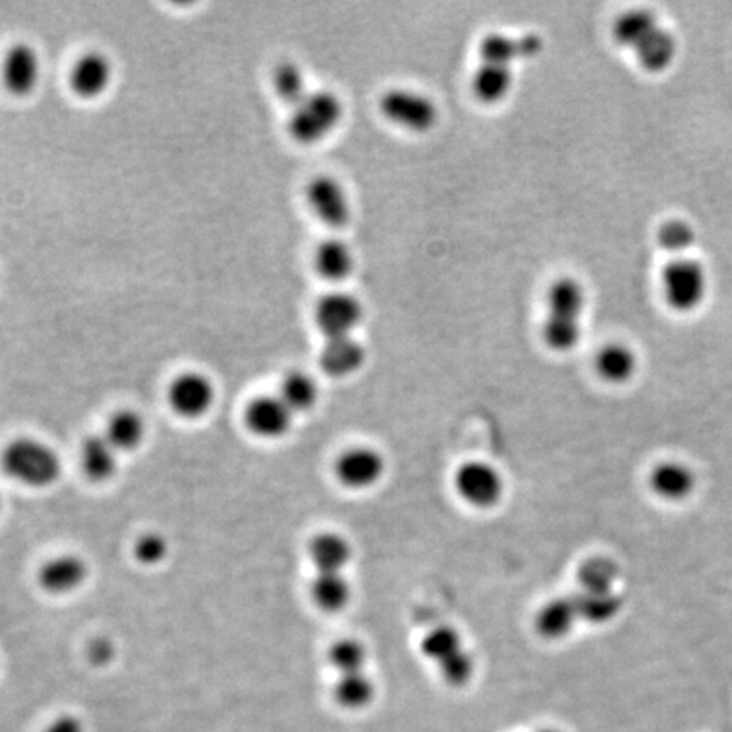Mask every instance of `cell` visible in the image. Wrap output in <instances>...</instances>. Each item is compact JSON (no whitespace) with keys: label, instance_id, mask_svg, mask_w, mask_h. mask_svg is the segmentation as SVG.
Wrapping results in <instances>:
<instances>
[{"label":"cell","instance_id":"6da1fadb","mask_svg":"<svg viewBox=\"0 0 732 732\" xmlns=\"http://www.w3.org/2000/svg\"><path fill=\"white\" fill-rule=\"evenodd\" d=\"M343 116L344 105L340 95L331 90H310L291 108L288 131L300 145H316L340 126Z\"/></svg>","mask_w":732,"mask_h":732},{"label":"cell","instance_id":"7a4b0ae2","mask_svg":"<svg viewBox=\"0 0 732 732\" xmlns=\"http://www.w3.org/2000/svg\"><path fill=\"white\" fill-rule=\"evenodd\" d=\"M2 467L12 479L36 489L53 485L61 473L57 453L34 439L11 443L2 455Z\"/></svg>","mask_w":732,"mask_h":732},{"label":"cell","instance_id":"3957f363","mask_svg":"<svg viewBox=\"0 0 732 732\" xmlns=\"http://www.w3.org/2000/svg\"><path fill=\"white\" fill-rule=\"evenodd\" d=\"M663 296L676 312H691L699 309L707 297V272L697 260L680 256L663 268Z\"/></svg>","mask_w":732,"mask_h":732},{"label":"cell","instance_id":"277c9868","mask_svg":"<svg viewBox=\"0 0 732 732\" xmlns=\"http://www.w3.org/2000/svg\"><path fill=\"white\" fill-rule=\"evenodd\" d=\"M380 111L390 123L412 133L431 131L439 119V108L430 95L405 87L387 90Z\"/></svg>","mask_w":732,"mask_h":732},{"label":"cell","instance_id":"5b68a950","mask_svg":"<svg viewBox=\"0 0 732 732\" xmlns=\"http://www.w3.org/2000/svg\"><path fill=\"white\" fill-rule=\"evenodd\" d=\"M306 197L312 213L329 228H343L352 219L350 195L343 183L334 176L319 175L310 180Z\"/></svg>","mask_w":732,"mask_h":732},{"label":"cell","instance_id":"8992f818","mask_svg":"<svg viewBox=\"0 0 732 732\" xmlns=\"http://www.w3.org/2000/svg\"><path fill=\"white\" fill-rule=\"evenodd\" d=\"M363 304L347 291H331L316 306V322L325 340L353 336L363 319Z\"/></svg>","mask_w":732,"mask_h":732},{"label":"cell","instance_id":"52a82bcc","mask_svg":"<svg viewBox=\"0 0 732 732\" xmlns=\"http://www.w3.org/2000/svg\"><path fill=\"white\" fill-rule=\"evenodd\" d=\"M2 83L14 98L33 94L42 79V60L36 49L26 43L12 45L2 60Z\"/></svg>","mask_w":732,"mask_h":732},{"label":"cell","instance_id":"ba28073f","mask_svg":"<svg viewBox=\"0 0 732 732\" xmlns=\"http://www.w3.org/2000/svg\"><path fill=\"white\" fill-rule=\"evenodd\" d=\"M456 490L474 507H492L504 492L501 474L495 468L480 461H471L456 473Z\"/></svg>","mask_w":732,"mask_h":732},{"label":"cell","instance_id":"9c48e42d","mask_svg":"<svg viewBox=\"0 0 732 732\" xmlns=\"http://www.w3.org/2000/svg\"><path fill=\"white\" fill-rule=\"evenodd\" d=\"M113 77V61L104 53H83L71 67L70 85L80 99H98L107 92Z\"/></svg>","mask_w":732,"mask_h":732},{"label":"cell","instance_id":"30bf717a","mask_svg":"<svg viewBox=\"0 0 732 732\" xmlns=\"http://www.w3.org/2000/svg\"><path fill=\"white\" fill-rule=\"evenodd\" d=\"M542 49V39L536 34L511 36L504 33H490L480 42L479 52L483 64L504 65L512 67L521 58L538 55Z\"/></svg>","mask_w":732,"mask_h":732},{"label":"cell","instance_id":"8fae6325","mask_svg":"<svg viewBox=\"0 0 732 732\" xmlns=\"http://www.w3.org/2000/svg\"><path fill=\"white\" fill-rule=\"evenodd\" d=\"M214 386L201 374H185L175 378L170 387V404L183 418H201L214 402Z\"/></svg>","mask_w":732,"mask_h":732},{"label":"cell","instance_id":"7c38bea8","mask_svg":"<svg viewBox=\"0 0 732 732\" xmlns=\"http://www.w3.org/2000/svg\"><path fill=\"white\" fill-rule=\"evenodd\" d=\"M386 461L370 448L350 449L338 460V479L350 489H368L381 479Z\"/></svg>","mask_w":732,"mask_h":732},{"label":"cell","instance_id":"4fadbf2b","mask_svg":"<svg viewBox=\"0 0 732 732\" xmlns=\"http://www.w3.org/2000/svg\"><path fill=\"white\" fill-rule=\"evenodd\" d=\"M294 412L281 397H260L247 411V423L256 436L282 437L291 426Z\"/></svg>","mask_w":732,"mask_h":732},{"label":"cell","instance_id":"5bb4252c","mask_svg":"<svg viewBox=\"0 0 732 732\" xmlns=\"http://www.w3.org/2000/svg\"><path fill=\"white\" fill-rule=\"evenodd\" d=\"M365 347L353 336L325 340L319 365L329 377L343 378L356 374L365 363Z\"/></svg>","mask_w":732,"mask_h":732},{"label":"cell","instance_id":"9a60e30c","mask_svg":"<svg viewBox=\"0 0 732 732\" xmlns=\"http://www.w3.org/2000/svg\"><path fill=\"white\" fill-rule=\"evenodd\" d=\"M632 52L644 70L650 73H662L668 70L670 65L675 61L678 45H676L675 36L668 30L657 26Z\"/></svg>","mask_w":732,"mask_h":732},{"label":"cell","instance_id":"2e32d148","mask_svg":"<svg viewBox=\"0 0 732 732\" xmlns=\"http://www.w3.org/2000/svg\"><path fill=\"white\" fill-rule=\"evenodd\" d=\"M651 489L666 501L687 499L695 489V474L678 461L657 465L651 473Z\"/></svg>","mask_w":732,"mask_h":732},{"label":"cell","instance_id":"e0dca14e","mask_svg":"<svg viewBox=\"0 0 732 732\" xmlns=\"http://www.w3.org/2000/svg\"><path fill=\"white\" fill-rule=\"evenodd\" d=\"M546 304H548V314L580 319L587 306V294L576 278L560 277L548 288Z\"/></svg>","mask_w":732,"mask_h":732},{"label":"cell","instance_id":"ac0fdd59","mask_svg":"<svg viewBox=\"0 0 732 732\" xmlns=\"http://www.w3.org/2000/svg\"><path fill=\"white\" fill-rule=\"evenodd\" d=\"M314 266L319 275L329 282H343L355 268V254L343 240L322 241L314 254Z\"/></svg>","mask_w":732,"mask_h":732},{"label":"cell","instance_id":"d6986e66","mask_svg":"<svg viewBox=\"0 0 732 732\" xmlns=\"http://www.w3.org/2000/svg\"><path fill=\"white\" fill-rule=\"evenodd\" d=\"M87 579V564L77 557H61L45 564L39 582L52 594L77 591Z\"/></svg>","mask_w":732,"mask_h":732},{"label":"cell","instance_id":"ffe728a7","mask_svg":"<svg viewBox=\"0 0 732 732\" xmlns=\"http://www.w3.org/2000/svg\"><path fill=\"white\" fill-rule=\"evenodd\" d=\"M514 85V71L504 65L480 64L471 77V87L477 98L487 104H497L507 98Z\"/></svg>","mask_w":732,"mask_h":732},{"label":"cell","instance_id":"44dd1931","mask_svg":"<svg viewBox=\"0 0 732 732\" xmlns=\"http://www.w3.org/2000/svg\"><path fill=\"white\" fill-rule=\"evenodd\" d=\"M576 619H580V617L575 598H554L539 610L538 617H536V628H538L542 638L560 639L572 631Z\"/></svg>","mask_w":732,"mask_h":732},{"label":"cell","instance_id":"7402d4cb","mask_svg":"<svg viewBox=\"0 0 732 732\" xmlns=\"http://www.w3.org/2000/svg\"><path fill=\"white\" fill-rule=\"evenodd\" d=\"M595 368L604 380L610 384H625L636 374L638 358L626 344L610 343L598 352Z\"/></svg>","mask_w":732,"mask_h":732},{"label":"cell","instance_id":"603a6c76","mask_svg":"<svg viewBox=\"0 0 732 732\" xmlns=\"http://www.w3.org/2000/svg\"><path fill=\"white\" fill-rule=\"evenodd\" d=\"M82 465L90 479L104 482L116 473L117 449L105 436L89 437L82 448Z\"/></svg>","mask_w":732,"mask_h":732},{"label":"cell","instance_id":"cb8c5ba5","mask_svg":"<svg viewBox=\"0 0 732 732\" xmlns=\"http://www.w3.org/2000/svg\"><path fill=\"white\" fill-rule=\"evenodd\" d=\"M660 26L654 12L648 9H631L622 12L614 24V38L619 45L634 49Z\"/></svg>","mask_w":732,"mask_h":732},{"label":"cell","instance_id":"d4e9b609","mask_svg":"<svg viewBox=\"0 0 732 732\" xmlns=\"http://www.w3.org/2000/svg\"><path fill=\"white\" fill-rule=\"evenodd\" d=\"M310 558L319 573H341L352 558V548L338 535H321L310 545Z\"/></svg>","mask_w":732,"mask_h":732},{"label":"cell","instance_id":"484cf974","mask_svg":"<svg viewBox=\"0 0 732 732\" xmlns=\"http://www.w3.org/2000/svg\"><path fill=\"white\" fill-rule=\"evenodd\" d=\"M580 619L592 625H606L620 613L622 602L614 592H580L575 595Z\"/></svg>","mask_w":732,"mask_h":732},{"label":"cell","instance_id":"4316f807","mask_svg":"<svg viewBox=\"0 0 732 732\" xmlns=\"http://www.w3.org/2000/svg\"><path fill=\"white\" fill-rule=\"evenodd\" d=\"M375 697V685L365 673L341 675L334 687V699L343 709L362 710L370 706Z\"/></svg>","mask_w":732,"mask_h":732},{"label":"cell","instance_id":"83f0119b","mask_svg":"<svg viewBox=\"0 0 732 732\" xmlns=\"http://www.w3.org/2000/svg\"><path fill=\"white\" fill-rule=\"evenodd\" d=\"M145 433V423H142L139 414L133 411H123L111 419L105 437L117 451H131V449L141 445Z\"/></svg>","mask_w":732,"mask_h":732},{"label":"cell","instance_id":"f1b7e54d","mask_svg":"<svg viewBox=\"0 0 732 732\" xmlns=\"http://www.w3.org/2000/svg\"><path fill=\"white\" fill-rule=\"evenodd\" d=\"M312 597L321 609L338 613L352 597V588L341 573H319L312 583Z\"/></svg>","mask_w":732,"mask_h":732},{"label":"cell","instance_id":"f546056e","mask_svg":"<svg viewBox=\"0 0 732 732\" xmlns=\"http://www.w3.org/2000/svg\"><path fill=\"white\" fill-rule=\"evenodd\" d=\"M319 389L314 378L304 371H291L281 386V399L291 412H304L312 408L318 400Z\"/></svg>","mask_w":732,"mask_h":732},{"label":"cell","instance_id":"4dcf8cb0","mask_svg":"<svg viewBox=\"0 0 732 732\" xmlns=\"http://www.w3.org/2000/svg\"><path fill=\"white\" fill-rule=\"evenodd\" d=\"M273 87L282 101L294 105L299 104L310 90L307 89L306 73L296 61H282L273 71Z\"/></svg>","mask_w":732,"mask_h":732},{"label":"cell","instance_id":"1f68e13d","mask_svg":"<svg viewBox=\"0 0 732 732\" xmlns=\"http://www.w3.org/2000/svg\"><path fill=\"white\" fill-rule=\"evenodd\" d=\"M542 340L554 352H570L582 340L580 319L548 314L542 324Z\"/></svg>","mask_w":732,"mask_h":732},{"label":"cell","instance_id":"d6a6232c","mask_svg":"<svg viewBox=\"0 0 732 732\" xmlns=\"http://www.w3.org/2000/svg\"><path fill=\"white\" fill-rule=\"evenodd\" d=\"M617 576H619L617 564L607 558H592L582 564L579 572L583 592H613Z\"/></svg>","mask_w":732,"mask_h":732},{"label":"cell","instance_id":"836d02e7","mask_svg":"<svg viewBox=\"0 0 732 732\" xmlns=\"http://www.w3.org/2000/svg\"><path fill=\"white\" fill-rule=\"evenodd\" d=\"M461 650L464 647H461L460 634L449 626L433 629L423 641V653L437 665H442L448 657Z\"/></svg>","mask_w":732,"mask_h":732},{"label":"cell","instance_id":"e575fe53","mask_svg":"<svg viewBox=\"0 0 732 732\" xmlns=\"http://www.w3.org/2000/svg\"><path fill=\"white\" fill-rule=\"evenodd\" d=\"M657 244L680 259L695 244L694 228L684 219H670L657 229Z\"/></svg>","mask_w":732,"mask_h":732},{"label":"cell","instance_id":"d590c367","mask_svg":"<svg viewBox=\"0 0 732 732\" xmlns=\"http://www.w3.org/2000/svg\"><path fill=\"white\" fill-rule=\"evenodd\" d=\"M329 660L341 675H353V673L363 672L366 662V650L355 639H344V641L334 644L333 650L329 653Z\"/></svg>","mask_w":732,"mask_h":732},{"label":"cell","instance_id":"8d00e7d4","mask_svg":"<svg viewBox=\"0 0 732 732\" xmlns=\"http://www.w3.org/2000/svg\"><path fill=\"white\" fill-rule=\"evenodd\" d=\"M437 666H439V672H442L446 684L451 685V687H464L471 680L474 672L473 657L465 650L458 651Z\"/></svg>","mask_w":732,"mask_h":732},{"label":"cell","instance_id":"74e56055","mask_svg":"<svg viewBox=\"0 0 732 732\" xmlns=\"http://www.w3.org/2000/svg\"><path fill=\"white\" fill-rule=\"evenodd\" d=\"M135 553L141 563L157 564L163 561L167 553H169V542H167L163 536L150 533V535L142 536L136 542Z\"/></svg>","mask_w":732,"mask_h":732},{"label":"cell","instance_id":"f35d334b","mask_svg":"<svg viewBox=\"0 0 732 732\" xmlns=\"http://www.w3.org/2000/svg\"><path fill=\"white\" fill-rule=\"evenodd\" d=\"M90 660L95 663V665H105V663L111 662L114 656L113 644L105 641V639H98L92 647H90Z\"/></svg>","mask_w":732,"mask_h":732},{"label":"cell","instance_id":"ab89813d","mask_svg":"<svg viewBox=\"0 0 732 732\" xmlns=\"http://www.w3.org/2000/svg\"><path fill=\"white\" fill-rule=\"evenodd\" d=\"M46 732H85L83 729L82 722L77 718H71V716H65V718L58 719V721L53 722Z\"/></svg>","mask_w":732,"mask_h":732},{"label":"cell","instance_id":"60d3db41","mask_svg":"<svg viewBox=\"0 0 732 732\" xmlns=\"http://www.w3.org/2000/svg\"><path fill=\"white\" fill-rule=\"evenodd\" d=\"M539 732H560V731H554V729H542V731Z\"/></svg>","mask_w":732,"mask_h":732},{"label":"cell","instance_id":"b9f144b4","mask_svg":"<svg viewBox=\"0 0 732 732\" xmlns=\"http://www.w3.org/2000/svg\"><path fill=\"white\" fill-rule=\"evenodd\" d=\"M0 511H2V501H0Z\"/></svg>","mask_w":732,"mask_h":732}]
</instances>
